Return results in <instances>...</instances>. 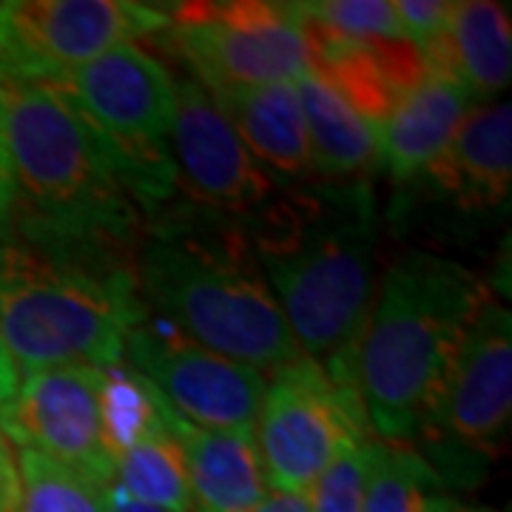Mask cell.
Returning <instances> with one entry per match:
<instances>
[{
	"label": "cell",
	"instance_id": "obj_1",
	"mask_svg": "<svg viewBox=\"0 0 512 512\" xmlns=\"http://www.w3.org/2000/svg\"><path fill=\"white\" fill-rule=\"evenodd\" d=\"M245 228L302 353L336 384L356 387V345L376 291L370 180L288 185Z\"/></svg>",
	"mask_w": 512,
	"mask_h": 512
},
{
	"label": "cell",
	"instance_id": "obj_2",
	"mask_svg": "<svg viewBox=\"0 0 512 512\" xmlns=\"http://www.w3.org/2000/svg\"><path fill=\"white\" fill-rule=\"evenodd\" d=\"M134 268L146 311L188 342L268 376L305 356L245 222L171 202L148 217Z\"/></svg>",
	"mask_w": 512,
	"mask_h": 512
},
{
	"label": "cell",
	"instance_id": "obj_3",
	"mask_svg": "<svg viewBox=\"0 0 512 512\" xmlns=\"http://www.w3.org/2000/svg\"><path fill=\"white\" fill-rule=\"evenodd\" d=\"M15 168L9 228L37 245L137 254L146 214L109 148L52 83H0Z\"/></svg>",
	"mask_w": 512,
	"mask_h": 512
},
{
	"label": "cell",
	"instance_id": "obj_4",
	"mask_svg": "<svg viewBox=\"0 0 512 512\" xmlns=\"http://www.w3.org/2000/svg\"><path fill=\"white\" fill-rule=\"evenodd\" d=\"M487 299L476 271L433 251L413 248L387 265L356 345V387L376 439H419L441 379Z\"/></svg>",
	"mask_w": 512,
	"mask_h": 512
},
{
	"label": "cell",
	"instance_id": "obj_5",
	"mask_svg": "<svg viewBox=\"0 0 512 512\" xmlns=\"http://www.w3.org/2000/svg\"><path fill=\"white\" fill-rule=\"evenodd\" d=\"M134 262L0 231V336L18 373L123 362L128 333L148 319Z\"/></svg>",
	"mask_w": 512,
	"mask_h": 512
},
{
	"label": "cell",
	"instance_id": "obj_6",
	"mask_svg": "<svg viewBox=\"0 0 512 512\" xmlns=\"http://www.w3.org/2000/svg\"><path fill=\"white\" fill-rule=\"evenodd\" d=\"M52 86L109 148L146 222L177 202V165L171 154L177 86L163 60L137 43H123L66 72Z\"/></svg>",
	"mask_w": 512,
	"mask_h": 512
},
{
	"label": "cell",
	"instance_id": "obj_7",
	"mask_svg": "<svg viewBox=\"0 0 512 512\" xmlns=\"http://www.w3.org/2000/svg\"><path fill=\"white\" fill-rule=\"evenodd\" d=\"M512 419V316L481 305L447 367L419 433V456L447 481H476L501 453Z\"/></svg>",
	"mask_w": 512,
	"mask_h": 512
},
{
	"label": "cell",
	"instance_id": "obj_8",
	"mask_svg": "<svg viewBox=\"0 0 512 512\" xmlns=\"http://www.w3.org/2000/svg\"><path fill=\"white\" fill-rule=\"evenodd\" d=\"M160 35L205 89L293 83L313 69L311 43L293 3H174Z\"/></svg>",
	"mask_w": 512,
	"mask_h": 512
},
{
	"label": "cell",
	"instance_id": "obj_9",
	"mask_svg": "<svg viewBox=\"0 0 512 512\" xmlns=\"http://www.w3.org/2000/svg\"><path fill=\"white\" fill-rule=\"evenodd\" d=\"M367 439L370 421L356 387L336 384L308 356L271 373L254 424L268 490L311 493L333 458Z\"/></svg>",
	"mask_w": 512,
	"mask_h": 512
},
{
	"label": "cell",
	"instance_id": "obj_10",
	"mask_svg": "<svg viewBox=\"0 0 512 512\" xmlns=\"http://www.w3.org/2000/svg\"><path fill=\"white\" fill-rule=\"evenodd\" d=\"M171 6L134 0L0 3V83H55L114 46L168 29Z\"/></svg>",
	"mask_w": 512,
	"mask_h": 512
},
{
	"label": "cell",
	"instance_id": "obj_11",
	"mask_svg": "<svg viewBox=\"0 0 512 512\" xmlns=\"http://www.w3.org/2000/svg\"><path fill=\"white\" fill-rule=\"evenodd\" d=\"M100 384L103 367L92 365L26 373L12 404L0 410V430L18 450H35L100 493L114 481L103 441Z\"/></svg>",
	"mask_w": 512,
	"mask_h": 512
},
{
	"label": "cell",
	"instance_id": "obj_12",
	"mask_svg": "<svg viewBox=\"0 0 512 512\" xmlns=\"http://www.w3.org/2000/svg\"><path fill=\"white\" fill-rule=\"evenodd\" d=\"M123 362L134 367L185 421L205 430L254 436L268 373L211 353L148 322L128 333Z\"/></svg>",
	"mask_w": 512,
	"mask_h": 512
},
{
	"label": "cell",
	"instance_id": "obj_13",
	"mask_svg": "<svg viewBox=\"0 0 512 512\" xmlns=\"http://www.w3.org/2000/svg\"><path fill=\"white\" fill-rule=\"evenodd\" d=\"M174 86L177 114L171 154L177 165V191L185 194V202L220 217L254 220L282 194V185L256 163L200 80L174 77Z\"/></svg>",
	"mask_w": 512,
	"mask_h": 512
},
{
	"label": "cell",
	"instance_id": "obj_14",
	"mask_svg": "<svg viewBox=\"0 0 512 512\" xmlns=\"http://www.w3.org/2000/svg\"><path fill=\"white\" fill-rule=\"evenodd\" d=\"M512 183V106L481 103L467 111L453 140L416 183L436 194V200L476 217L507 211Z\"/></svg>",
	"mask_w": 512,
	"mask_h": 512
},
{
	"label": "cell",
	"instance_id": "obj_15",
	"mask_svg": "<svg viewBox=\"0 0 512 512\" xmlns=\"http://www.w3.org/2000/svg\"><path fill=\"white\" fill-rule=\"evenodd\" d=\"M313 72H319L370 128L382 126L387 114L427 77L421 52L410 40H330L311 37Z\"/></svg>",
	"mask_w": 512,
	"mask_h": 512
},
{
	"label": "cell",
	"instance_id": "obj_16",
	"mask_svg": "<svg viewBox=\"0 0 512 512\" xmlns=\"http://www.w3.org/2000/svg\"><path fill=\"white\" fill-rule=\"evenodd\" d=\"M419 52L427 72L456 83L473 103H493L510 86V12L493 0L453 3L444 29Z\"/></svg>",
	"mask_w": 512,
	"mask_h": 512
},
{
	"label": "cell",
	"instance_id": "obj_17",
	"mask_svg": "<svg viewBox=\"0 0 512 512\" xmlns=\"http://www.w3.org/2000/svg\"><path fill=\"white\" fill-rule=\"evenodd\" d=\"M208 94L256 163L274 171L282 188L313 183L311 143L293 83L214 86Z\"/></svg>",
	"mask_w": 512,
	"mask_h": 512
},
{
	"label": "cell",
	"instance_id": "obj_18",
	"mask_svg": "<svg viewBox=\"0 0 512 512\" xmlns=\"http://www.w3.org/2000/svg\"><path fill=\"white\" fill-rule=\"evenodd\" d=\"M168 430L180 444L191 512H254L271 493L254 436L205 430L168 410Z\"/></svg>",
	"mask_w": 512,
	"mask_h": 512
},
{
	"label": "cell",
	"instance_id": "obj_19",
	"mask_svg": "<svg viewBox=\"0 0 512 512\" xmlns=\"http://www.w3.org/2000/svg\"><path fill=\"white\" fill-rule=\"evenodd\" d=\"M470 109L473 100L456 83L427 74L376 128L379 165L396 183H416L453 140Z\"/></svg>",
	"mask_w": 512,
	"mask_h": 512
},
{
	"label": "cell",
	"instance_id": "obj_20",
	"mask_svg": "<svg viewBox=\"0 0 512 512\" xmlns=\"http://www.w3.org/2000/svg\"><path fill=\"white\" fill-rule=\"evenodd\" d=\"M311 143L313 180L350 183L370 180L379 168L376 131L319 72L293 80Z\"/></svg>",
	"mask_w": 512,
	"mask_h": 512
},
{
	"label": "cell",
	"instance_id": "obj_21",
	"mask_svg": "<svg viewBox=\"0 0 512 512\" xmlns=\"http://www.w3.org/2000/svg\"><path fill=\"white\" fill-rule=\"evenodd\" d=\"M171 404L126 362L103 367L100 384V419L103 441L114 458L137 441L168 433Z\"/></svg>",
	"mask_w": 512,
	"mask_h": 512
},
{
	"label": "cell",
	"instance_id": "obj_22",
	"mask_svg": "<svg viewBox=\"0 0 512 512\" xmlns=\"http://www.w3.org/2000/svg\"><path fill=\"white\" fill-rule=\"evenodd\" d=\"M114 484L128 495L171 512H191V490L185 478V461L171 430L137 441L111 458Z\"/></svg>",
	"mask_w": 512,
	"mask_h": 512
},
{
	"label": "cell",
	"instance_id": "obj_23",
	"mask_svg": "<svg viewBox=\"0 0 512 512\" xmlns=\"http://www.w3.org/2000/svg\"><path fill=\"white\" fill-rule=\"evenodd\" d=\"M439 484L416 447L376 439L362 512H424V501Z\"/></svg>",
	"mask_w": 512,
	"mask_h": 512
},
{
	"label": "cell",
	"instance_id": "obj_24",
	"mask_svg": "<svg viewBox=\"0 0 512 512\" xmlns=\"http://www.w3.org/2000/svg\"><path fill=\"white\" fill-rule=\"evenodd\" d=\"M305 35L330 40H399L393 0H311L293 3Z\"/></svg>",
	"mask_w": 512,
	"mask_h": 512
},
{
	"label": "cell",
	"instance_id": "obj_25",
	"mask_svg": "<svg viewBox=\"0 0 512 512\" xmlns=\"http://www.w3.org/2000/svg\"><path fill=\"white\" fill-rule=\"evenodd\" d=\"M18 512H100L97 490L35 450H18Z\"/></svg>",
	"mask_w": 512,
	"mask_h": 512
},
{
	"label": "cell",
	"instance_id": "obj_26",
	"mask_svg": "<svg viewBox=\"0 0 512 512\" xmlns=\"http://www.w3.org/2000/svg\"><path fill=\"white\" fill-rule=\"evenodd\" d=\"M376 439L359 441L328 464L311 487V512H362Z\"/></svg>",
	"mask_w": 512,
	"mask_h": 512
},
{
	"label": "cell",
	"instance_id": "obj_27",
	"mask_svg": "<svg viewBox=\"0 0 512 512\" xmlns=\"http://www.w3.org/2000/svg\"><path fill=\"white\" fill-rule=\"evenodd\" d=\"M453 3L447 0H393V12L399 20L404 40H410L416 49L427 46L444 29L450 18Z\"/></svg>",
	"mask_w": 512,
	"mask_h": 512
},
{
	"label": "cell",
	"instance_id": "obj_28",
	"mask_svg": "<svg viewBox=\"0 0 512 512\" xmlns=\"http://www.w3.org/2000/svg\"><path fill=\"white\" fill-rule=\"evenodd\" d=\"M15 211V168L6 140V120H3V97H0V231L9 228Z\"/></svg>",
	"mask_w": 512,
	"mask_h": 512
},
{
	"label": "cell",
	"instance_id": "obj_29",
	"mask_svg": "<svg viewBox=\"0 0 512 512\" xmlns=\"http://www.w3.org/2000/svg\"><path fill=\"white\" fill-rule=\"evenodd\" d=\"M20 504V478L18 461L9 447V441L0 430V512H18Z\"/></svg>",
	"mask_w": 512,
	"mask_h": 512
},
{
	"label": "cell",
	"instance_id": "obj_30",
	"mask_svg": "<svg viewBox=\"0 0 512 512\" xmlns=\"http://www.w3.org/2000/svg\"><path fill=\"white\" fill-rule=\"evenodd\" d=\"M97 498H100V512H171L163 510V507H154V504H146V501H140L134 495H128L114 481H111L106 490H100Z\"/></svg>",
	"mask_w": 512,
	"mask_h": 512
},
{
	"label": "cell",
	"instance_id": "obj_31",
	"mask_svg": "<svg viewBox=\"0 0 512 512\" xmlns=\"http://www.w3.org/2000/svg\"><path fill=\"white\" fill-rule=\"evenodd\" d=\"M254 512H311V498L308 493H279L271 490L259 501Z\"/></svg>",
	"mask_w": 512,
	"mask_h": 512
},
{
	"label": "cell",
	"instance_id": "obj_32",
	"mask_svg": "<svg viewBox=\"0 0 512 512\" xmlns=\"http://www.w3.org/2000/svg\"><path fill=\"white\" fill-rule=\"evenodd\" d=\"M18 384H20L18 367H15V362H12L9 350H6V345H3V336H0V410H3L6 404H12L15 393H18Z\"/></svg>",
	"mask_w": 512,
	"mask_h": 512
},
{
	"label": "cell",
	"instance_id": "obj_33",
	"mask_svg": "<svg viewBox=\"0 0 512 512\" xmlns=\"http://www.w3.org/2000/svg\"><path fill=\"white\" fill-rule=\"evenodd\" d=\"M424 512H493L487 507H476V504H467L461 498H453V495L433 493L427 501H424Z\"/></svg>",
	"mask_w": 512,
	"mask_h": 512
}]
</instances>
